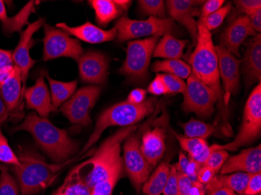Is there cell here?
<instances>
[{
  "instance_id": "cell-1",
  "label": "cell",
  "mask_w": 261,
  "mask_h": 195,
  "mask_svg": "<svg viewBox=\"0 0 261 195\" xmlns=\"http://www.w3.org/2000/svg\"><path fill=\"white\" fill-rule=\"evenodd\" d=\"M20 130L29 132L38 146L56 163L70 160L79 151V144L69 137L67 130L58 128L36 113H30L13 132Z\"/></svg>"
},
{
  "instance_id": "cell-2",
  "label": "cell",
  "mask_w": 261,
  "mask_h": 195,
  "mask_svg": "<svg viewBox=\"0 0 261 195\" xmlns=\"http://www.w3.org/2000/svg\"><path fill=\"white\" fill-rule=\"evenodd\" d=\"M19 166L12 165V172L17 178L21 195H34L46 188L61 170L71 160L64 163L51 164L36 151L20 149L18 152Z\"/></svg>"
},
{
  "instance_id": "cell-3",
  "label": "cell",
  "mask_w": 261,
  "mask_h": 195,
  "mask_svg": "<svg viewBox=\"0 0 261 195\" xmlns=\"http://www.w3.org/2000/svg\"><path fill=\"white\" fill-rule=\"evenodd\" d=\"M137 130L136 126L122 127L102 142L100 147L95 152L89 160L82 165H91L90 172L85 177L86 183L93 188L98 183L108 179L115 173L123 172L121 147L127 136Z\"/></svg>"
},
{
  "instance_id": "cell-4",
  "label": "cell",
  "mask_w": 261,
  "mask_h": 195,
  "mask_svg": "<svg viewBox=\"0 0 261 195\" xmlns=\"http://www.w3.org/2000/svg\"><path fill=\"white\" fill-rule=\"evenodd\" d=\"M197 23V42L195 50L189 57V66L192 69V74L211 88L221 101L222 89L218 55L213 42L212 35L205 26L204 17L200 16Z\"/></svg>"
},
{
  "instance_id": "cell-5",
  "label": "cell",
  "mask_w": 261,
  "mask_h": 195,
  "mask_svg": "<svg viewBox=\"0 0 261 195\" xmlns=\"http://www.w3.org/2000/svg\"><path fill=\"white\" fill-rule=\"evenodd\" d=\"M156 104V99H149L138 105L127 102H120L106 109L99 115L95 129L81 154L89 151L98 142L106 129L116 126L121 127L134 126L152 114Z\"/></svg>"
},
{
  "instance_id": "cell-6",
  "label": "cell",
  "mask_w": 261,
  "mask_h": 195,
  "mask_svg": "<svg viewBox=\"0 0 261 195\" xmlns=\"http://www.w3.org/2000/svg\"><path fill=\"white\" fill-rule=\"evenodd\" d=\"M261 131V85L260 82L252 91L246 101L243 114V124L240 132L232 142L225 145H213V151L223 150L236 152L240 148L250 145L260 135Z\"/></svg>"
},
{
  "instance_id": "cell-7",
  "label": "cell",
  "mask_w": 261,
  "mask_h": 195,
  "mask_svg": "<svg viewBox=\"0 0 261 195\" xmlns=\"http://www.w3.org/2000/svg\"><path fill=\"white\" fill-rule=\"evenodd\" d=\"M160 37L130 41L127 43V55L120 72L132 81L142 82L148 77L149 64Z\"/></svg>"
},
{
  "instance_id": "cell-8",
  "label": "cell",
  "mask_w": 261,
  "mask_h": 195,
  "mask_svg": "<svg viewBox=\"0 0 261 195\" xmlns=\"http://www.w3.org/2000/svg\"><path fill=\"white\" fill-rule=\"evenodd\" d=\"M117 42H124L130 39L146 36L160 37L167 34L174 33L177 26L171 18L160 19L149 17L147 20H133L124 16L117 20Z\"/></svg>"
},
{
  "instance_id": "cell-9",
  "label": "cell",
  "mask_w": 261,
  "mask_h": 195,
  "mask_svg": "<svg viewBox=\"0 0 261 195\" xmlns=\"http://www.w3.org/2000/svg\"><path fill=\"white\" fill-rule=\"evenodd\" d=\"M183 110L194 113L201 118H208L215 111V105L219 100L211 88L191 74L188 77L184 93Z\"/></svg>"
},
{
  "instance_id": "cell-10",
  "label": "cell",
  "mask_w": 261,
  "mask_h": 195,
  "mask_svg": "<svg viewBox=\"0 0 261 195\" xmlns=\"http://www.w3.org/2000/svg\"><path fill=\"white\" fill-rule=\"evenodd\" d=\"M43 59L44 61L60 57H67L77 61L84 54V50L77 39H72L64 31L45 23L44 25Z\"/></svg>"
},
{
  "instance_id": "cell-11",
  "label": "cell",
  "mask_w": 261,
  "mask_h": 195,
  "mask_svg": "<svg viewBox=\"0 0 261 195\" xmlns=\"http://www.w3.org/2000/svg\"><path fill=\"white\" fill-rule=\"evenodd\" d=\"M100 93L101 89L96 85L82 88L61 105V111L71 124L88 125L92 122L91 110L96 105Z\"/></svg>"
},
{
  "instance_id": "cell-12",
  "label": "cell",
  "mask_w": 261,
  "mask_h": 195,
  "mask_svg": "<svg viewBox=\"0 0 261 195\" xmlns=\"http://www.w3.org/2000/svg\"><path fill=\"white\" fill-rule=\"evenodd\" d=\"M124 165L130 183L139 192L146 181L152 167L148 163L140 150V139L138 133H130L125 139L123 146Z\"/></svg>"
},
{
  "instance_id": "cell-13",
  "label": "cell",
  "mask_w": 261,
  "mask_h": 195,
  "mask_svg": "<svg viewBox=\"0 0 261 195\" xmlns=\"http://www.w3.org/2000/svg\"><path fill=\"white\" fill-rule=\"evenodd\" d=\"M218 58L220 79L222 80L224 104L228 105L231 95L240 90L241 61L223 45L215 46Z\"/></svg>"
},
{
  "instance_id": "cell-14",
  "label": "cell",
  "mask_w": 261,
  "mask_h": 195,
  "mask_svg": "<svg viewBox=\"0 0 261 195\" xmlns=\"http://www.w3.org/2000/svg\"><path fill=\"white\" fill-rule=\"evenodd\" d=\"M45 20L43 18H39L36 21L29 24L25 30L20 32V40L14 52H12L13 63L21 72L23 95H24L25 92V85L29 77V71L37 62L30 55L31 48L35 44L33 36L35 32H37L41 27L45 25Z\"/></svg>"
},
{
  "instance_id": "cell-15",
  "label": "cell",
  "mask_w": 261,
  "mask_h": 195,
  "mask_svg": "<svg viewBox=\"0 0 261 195\" xmlns=\"http://www.w3.org/2000/svg\"><path fill=\"white\" fill-rule=\"evenodd\" d=\"M79 75L83 82L92 85H103L108 77L109 61L104 54L89 51L77 61Z\"/></svg>"
},
{
  "instance_id": "cell-16",
  "label": "cell",
  "mask_w": 261,
  "mask_h": 195,
  "mask_svg": "<svg viewBox=\"0 0 261 195\" xmlns=\"http://www.w3.org/2000/svg\"><path fill=\"white\" fill-rule=\"evenodd\" d=\"M201 3L193 0H168L166 2L170 17L187 29L194 45L197 42L198 34V23L194 18L198 14L196 6Z\"/></svg>"
},
{
  "instance_id": "cell-17",
  "label": "cell",
  "mask_w": 261,
  "mask_h": 195,
  "mask_svg": "<svg viewBox=\"0 0 261 195\" xmlns=\"http://www.w3.org/2000/svg\"><path fill=\"white\" fill-rule=\"evenodd\" d=\"M236 172L254 174L261 173V146L250 148L229 156L221 168V175Z\"/></svg>"
},
{
  "instance_id": "cell-18",
  "label": "cell",
  "mask_w": 261,
  "mask_h": 195,
  "mask_svg": "<svg viewBox=\"0 0 261 195\" xmlns=\"http://www.w3.org/2000/svg\"><path fill=\"white\" fill-rule=\"evenodd\" d=\"M256 32L246 15L233 20L221 36V45L236 57H240V48L249 36H255Z\"/></svg>"
},
{
  "instance_id": "cell-19",
  "label": "cell",
  "mask_w": 261,
  "mask_h": 195,
  "mask_svg": "<svg viewBox=\"0 0 261 195\" xmlns=\"http://www.w3.org/2000/svg\"><path fill=\"white\" fill-rule=\"evenodd\" d=\"M166 127L156 126L142 134L140 150L148 163L154 168L161 160L166 150Z\"/></svg>"
},
{
  "instance_id": "cell-20",
  "label": "cell",
  "mask_w": 261,
  "mask_h": 195,
  "mask_svg": "<svg viewBox=\"0 0 261 195\" xmlns=\"http://www.w3.org/2000/svg\"><path fill=\"white\" fill-rule=\"evenodd\" d=\"M243 75L246 85L251 86L261 79V35L256 34L246 42L243 61Z\"/></svg>"
},
{
  "instance_id": "cell-21",
  "label": "cell",
  "mask_w": 261,
  "mask_h": 195,
  "mask_svg": "<svg viewBox=\"0 0 261 195\" xmlns=\"http://www.w3.org/2000/svg\"><path fill=\"white\" fill-rule=\"evenodd\" d=\"M23 96L28 108L36 111L38 115L42 118H47L54 111L50 94L44 80L42 71L39 78L36 79L35 85L26 89Z\"/></svg>"
},
{
  "instance_id": "cell-22",
  "label": "cell",
  "mask_w": 261,
  "mask_h": 195,
  "mask_svg": "<svg viewBox=\"0 0 261 195\" xmlns=\"http://www.w3.org/2000/svg\"><path fill=\"white\" fill-rule=\"evenodd\" d=\"M57 27L62 29L69 35H73L77 39L91 44L111 42L116 39L117 35L115 27L111 30L106 31L94 25L89 21L77 27H70L67 23H59L57 24Z\"/></svg>"
},
{
  "instance_id": "cell-23",
  "label": "cell",
  "mask_w": 261,
  "mask_h": 195,
  "mask_svg": "<svg viewBox=\"0 0 261 195\" xmlns=\"http://www.w3.org/2000/svg\"><path fill=\"white\" fill-rule=\"evenodd\" d=\"M0 94L10 115L15 112L23 96L21 72L17 66L14 65L12 75L1 85Z\"/></svg>"
},
{
  "instance_id": "cell-24",
  "label": "cell",
  "mask_w": 261,
  "mask_h": 195,
  "mask_svg": "<svg viewBox=\"0 0 261 195\" xmlns=\"http://www.w3.org/2000/svg\"><path fill=\"white\" fill-rule=\"evenodd\" d=\"M251 174L246 173L236 172L226 175L215 176L209 184L205 186L206 191L225 187L232 190L236 194L243 195L245 189L250 180Z\"/></svg>"
},
{
  "instance_id": "cell-25",
  "label": "cell",
  "mask_w": 261,
  "mask_h": 195,
  "mask_svg": "<svg viewBox=\"0 0 261 195\" xmlns=\"http://www.w3.org/2000/svg\"><path fill=\"white\" fill-rule=\"evenodd\" d=\"M172 133L181 149L187 152L189 158L196 161L201 166L204 165L211 153L207 142L203 139L187 137L174 131H172Z\"/></svg>"
},
{
  "instance_id": "cell-26",
  "label": "cell",
  "mask_w": 261,
  "mask_h": 195,
  "mask_svg": "<svg viewBox=\"0 0 261 195\" xmlns=\"http://www.w3.org/2000/svg\"><path fill=\"white\" fill-rule=\"evenodd\" d=\"M187 43L186 40H179L167 34L156 44L152 55L165 60H180Z\"/></svg>"
},
{
  "instance_id": "cell-27",
  "label": "cell",
  "mask_w": 261,
  "mask_h": 195,
  "mask_svg": "<svg viewBox=\"0 0 261 195\" xmlns=\"http://www.w3.org/2000/svg\"><path fill=\"white\" fill-rule=\"evenodd\" d=\"M43 72L44 77H46L50 86L51 101L54 111L61 106L72 96L77 89V80L70 82L59 81L49 77L46 71Z\"/></svg>"
},
{
  "instance_id": "cell-28",
  "label": "cell",
  "mask_w": 261,
  "mask_h": 195,
  "mask_svg": "<svg viewBox=\"0 0 261 195\" xmlns=\"http://www.w3.org/2000/svg\"><path fill=\"white\" fill-rule=\"evenodd\" d=\"M80 165L75 167L68 174L63 185L58 189L60 195H91L92 189L81 175Z\"/></svg>"
},
{
  "instance_id": "cell-29",
  "label": "cell",
  "mask_w": 261,
  "mask_h": 195,
  "mask_svg": "<svg viewBox=\"0 0 261 195\" xmlns=\"http://www.w3.org/2000/svg\"><path fill=\"white\" fill-rule=\"evenodd\" d=\"M170 167L167 161L161 162L156 170L149 176V178L142 185V189L146 195H161L165 187L169 174Z\"/></svg>"
},
{
  "instance_id": "cell-30",
  "label": "cell",
  "mask_w": 261,
  "mask_h": 195,
  "mask_svg": "<svg viewBox=\"0 0 261 195\" xmlns=\"http://www.w3.org/2000/svg\"><path fill=\"white\" fill-rule=\"evenodd\" d=\"M35 1L28 3L16 15L13 17H6L2 21L3 32L6 35H11L14 32H22L24 26L29 24V17L35 13Z\"/></svg>"
},
{
  "instance_id": "cell-31",
  "label": "cell",
  "mask_w": 261,
  "mask_h": 195,
  "mask_svg": "<svg viewBox=\"0 0 261 195\" xmlns=\"http://www.w3.org/2000/svg\"><path fill=\"white\" fill-rule=\"evenodd\" d=\"M89 4L93 8L96 20L101 26L108 25L123 13L112 0H90Z\"/></svg>"
},
{
  "instance_id": "cell-32",
  "label": "cell",
  "mask_w": 261,
  "mask_h": 195,
  "mask_svg": "<svg viewBox=\"0 0 261 195\" xmlns=\"http://www.w3.org/2000/svg\"><path fill=\"white\" fill-rule=\"evenodd\" d=\"M153 72H163L166 74L176 76L179 78L188 79L192 74L190 66L181 60H164L156 61L152 66Z\"/></svg>"
},
{
  "instance_id": "cell-33",
  "label": "cell",
  "mask_w": 261,
  "mask_h": 195,
  "mask_svg": "<svg viewBox=\"0 0 261 195\" xmlns=\"http://www.w3.org/2000/svg\"><path fill=\"white\" fill-rule=\"evenodd\" d=\"M185 132V136L191 138H199L206 140L211 136L218 133V126L206 124L205 122L191 119L186 124H181Z\"/></svg>"
},
{
  "instance_id": "cell-34",
  "label": "cell",
  "mask_w": 261,
  "mask_h": 195,
  "mask_svg": "<svg viewBox=\"0 0 261 195\" xmlns=\"http://www.w3.org/2000/svg\"><path fill=\"white\" fill-rule=\"evenodd\" d=\"M139 10L141 13L156 18H166L165 3L162 0H139Z\"/></svg>"
},
{
  "instance_id": "cell-35",
  "label": "cell",
  "mask_w": 261,
  "mask_h": 195,
  "mask_svg": "<svg viewBox=\"0 0 261 195\" xmlns=\"http://www.w3.org/2000/svg\"><path fill=\"white\" fill-rule=\"evenodd\" d=\"M8 117H4L0 120V162L4 164H8L14 166H19L20 165L17 155L12 150L9 145L7 137L4 135L2 132V124L7 120Z\"/></svg>"
},
{
  "instance_id": "cell-36",
  "label": "cell",
  "mask_w": 261,
  "mask_h": 195,
  "mask_svg": "<svg viewBox=\"0 0 261 195\" xmlns=\"http://www.w3.org/2000/svg\"><path fill=\"white\" fill-rule=\"evenodd\" d=\"M0 195H20L18 184L5 165H0Z\"/></svg>"
},
{
  "instance_id": "cell-37",
  "label": "cell",
  "mask_w": 261,
  "mask_h": 195,
  "mask_svg": "<svg viewBox=\"0 0 261 195\" xmlns=\"http://www.w3.org/2000/svg\"><path fill=\"white\" fill-rule=\"evenodd\" d=\"M231 10V4L230 3L227 4L224 7H221L219 10L215 11V13L210 14L206 17H204V23L207 30L210 32L218 29L221 23L224 21V19L229 14Z\"/></svg>"
},
{
  "instance_id": "cell-38",
  "label": "cell",
  "mask_w": 261,
  "mask_h": 195,
  "mask_svg": "<svg viewBox=\"0 0 261 195\" xmlns=\"http://www.w3.org/2000/svg\"><path fill=\"white\" fill-rule=\"evenodd\" d=\"M228 157H229V154L228 151L223 150V149L213 151L203 165H206L214 170L215 174H218Z\"/></svg>"
},
{
  "instance_id": "cell-39",
  "label": "cell",
  "mask_w": 261,
  "mask_h": 195,
  "mask_svg": "<svg viewBox=\"0 0 261 195\" xmlns=\"http://www.w3.org/2000/svg\"><path fill=\"white\" fill-rule=\"evenodd\" d=\"M160 76L165 83L168 93H184L186 89V83L182 79L168 74H160Z\"/></svg>"
},
{
  "instance_id": "cell-40",
  "label": "cell",
  "mask_w": 261,
  "mask_h": 195,
  "mask_svg": "<svg viewBox=\"0 0 261 195\" xmlns=\"http://www.w3.org/2000/svg\"><path fill=\"white\" fill-rule=\"evenodd\" d=\"M163 195H179L177 187V170L174 165H171L168 180L163 190Z\"/></svg>"
},
{
  "instance_id": "cell-41",
  "label": "cell",
  "mask_w": 261,
  "mask_h": 195,
  "mask_svg": "<svg viewBox=\"0 0 261 195\" xmlns=\"http://www.w3.org/2000/svg\"><path fill=\"white\" fill-rule=\"evenodd\" d=\"M261 191V173L251 174L243 195H259Z\"/></svg>"
},
{
  "instance_id": "cell-42",
  "label": "cell",
  "mask_w": 261,
  "mask_h": 195,
  "mask_svg": "<svg viewBox=\"0 0 261 195\" xmlns=\"http://www.w3.org/2000/svg\"><path fill=\"white\" fill-rule=\"evenodd\" d=\"M148 92L152 95H156V96L168 94V89H167L165 83H164V80L161 78L160 74H158L155 79L151 82L150 85L148 87Z\"/></svg>"
},
{
  "instance_id": "cell-43",
  "label": "cell",
  "mask_w": 261,
  "mask_h": 195,
  "mask_svg": "<svg viewBox=\"0 0 261 195\" xmlns=\"http://www.w3.org/2000/svg\"><path fill=\"white\" fill-rule=\"evenodd\" d=\"M234 4H236L237 9L244 13L245 15L256 9L261 8L260 0H239L234 1Z\"/></svg>"
},
{
  "instance_id": "cell-44",
  "label": "cell",
  "mask_w": 261,
  "mask_h": 195,
  "mask_svg": "<svg viewBox=\"0 0 261 195\" xmlns=\"http://www.w3.org/2000/svg\"><path fill=\"white\" fill-rule=\"evenodd\" d=\"M177 187H178V194L188 195L189 190L193 185V182L184 173L177 171Z\"/></svg>"
},
{
  "instance_id": "cell-45",
  "label": "cell",
  "mask_w": 261,
  "mask_h": 195,
  "mask_svg": "<svg viewBox=\"0 0 261 195\" xmlns=\"http://www.w3.org/2000/svg\"><path fill=\"white\" fill-rule=\"evenodd\" d=\"M215 176H216V174H215V171L211 170L209 167L206 166V165H202L198 170V181L200 182L201 184L204 186L209 184Z\"/></svg>"
},
{
  "instance_id": "cell-46",
  "label": "cell",
  "mask_w": 261,
  "mask_h": 195,
  "mask_svg": "<svg viewBox=\"0 0 261 195\" xmlns=\"http://www.w3.org/2000/svg\"><path fill=\"white\" fill-rule=\"evenodd\" d=\"M224 4V0H209L205 2L204 5L202 8V13L201 16L203 17H206L210 14L215 13L217 10H219L222 7Z\"/></svg>"
},
{
  "instance_id": "cell-47",
  "label": "cell",
  "mask_w": 261,
  "mask_h": 195,
  "mask_svg": "<svg viewBox=\"0 0 261 195\" xmlns=\"http://www.w3.org/2000/svg\"><path fill=\"white\" fill-rule=\"evenodd\" d=\"M146 94H147V92L144 89H134L129 93L125 102L130 104H135V105L142 103V102L146 101Z\"/></svg>"
},
{
  "instance_id": "cell-48",
  "label": "cell",
  "mask_w": 261,
  "mask_h": 195,
  "mask_svg": "<svg viewBox=\"0 0 261 195\" xmlns=\"http://www.w3.org/2000/svg\"><path fill=\"white\" fill-rule=\"evenodd\" d=\"M246 17L250 20L252 27L255 32H259L261 31V8L256 9L253 11L246 14Z\"/></svg>"
},
{
  "instance_id": "cell-49",
  "label": "cell",
  "mask_w": 261,
  "mask_h": 195,
  "mask_svg": "<svg viewBox=\"0 0 261 195\" xmlns=\"http://www.w3.org/2000/svg\"><path fill=\"white\" fill-rule=\"evenodd\" d=\"M12 51L0 48V69L14 64L12 60Z\"/></svg>"
},
{
  "instance_id": "cell-50",
  "label": "cell",
  "mask_w": 261,
  "mask_h": 195,
  "mask_svg": "<svg viewBox=\"0 0 261 195\" xmlns=\"http://www.w3.org/2000/svg\"><path fill=\"white\" fill-rule=\"evenodd\" d=\"M206 192L205 186L201 184L200 182L198 181L193 183V185L189 190L188 195H206Z\"/></svg>"
},
{
  "instance_id": "cell-51",
  "label": "cell",
  "mask_w": 261,
  "mask_h": 195,
  "mask_svg": "<svg viewBox=\"0 0 261 195\" xmlns=\"http://www.w3.org/2000/svg\"><path fill=\"white\" fill-rule=\"evenodd\" d=\"M14 69V64L0 69V85L4 83L12 75Z\"/></svg>"
},
{
  "instance_id": "cell-52",
  "label": "cell",
  "mask_w": 261,
  "mask_h": 195,
  "mask_svg": "<svg viewBox=\"0 0 261 195\" xmlns=\"http://www.w3.org/2000/svg\"><path fill=\"white\" fill-rule=\"evenodd\" d=\"M207 195H237L232 190L225 187H221V188L216 189V190H211L208 192Z\"/></svg>"
},
{
  "instance_id": "cell-53",
  "label": "cell",
  "mask_w": 261,
  "mask_h": 195,
  "mask_svg": "<svg viewBox=\"0 0 261 195\" xmlns=\"http://www.w3.org/2000/svg\"><path fill=\"white\" fill-rule=\"evenodd\" d=\"M114 2L122 12L127 11L130 7V4L133 3L132 1H129V0H115Z\"/></svg>"
},
{
  "instance_id": "cell-54",
  "label": "cell",
  "mask_w": 261,
  "mask_h": 195,
  "mask_svg": "<svg viewBox=\"0 0 261 195\" xmlns=\"http://www.w3.org/2000/svg\"><path fill=\"white\" fill-rule=\"evenodd\" d=\"M9 116H10V113L7 110V107L0 96V120H2L4 117H8Z\"/></svg>"
},
{
  "instance_id": "cell-55",
  "label": "cell",
  "mask_w": 261,
  "mask_h": 195,
  "mask_svg": "<svg viewBox=\"0 0 261 195\" xmlns=\"http://www.w3.org/2000/svg\"><path fill=\"white\" fill-rule=\"evenodd\" d=\"M7 17V9H6L5 4L3 0H0V21H2Z\"/></svg>"
},
{
  "instance_id": "cell-56",
  "label": "cell",
  "mask_w": 261,
  "mask_h": 195,
  "mask_svg": "<svg viewBox=\"0 0 261 195\" xmlns=\"http://www.w3.org/2000/svg\"><path fill=\"white\" fill-rule=\"evenodd\" d=\"M53 195H60V192H59V190H57V191H56L55 193H54Z\"/></svg>"
},
{
  "instance_id": "cell-57",
  "label": "cell",
  "mask_w": 261,
  "mask_h": 195,
  "mask_svg": "<svg viewBox=\"0 0 261 195\" xmlns=\"http://www.w3.org/2000/svg\"><path fill=\"white\" fill-rule=\"evenodd\" d=\"M0 91H1V85H0Z\"/></svg>"
},
{
  "instance_id": "cell-58",
  "label": "cell",
  "mask_w": 261,
  "mask_h": 195,
  "mask_svg": "<svg viewBox=\"0 0 261 195\" xmlns=\"http://www.w3.org/2000/svg\"><path fill=\"white\" fill-rule=\"evenodd\" d=\"M259 195H260V194H259Z\"/></svg>"
}]
</instances>
